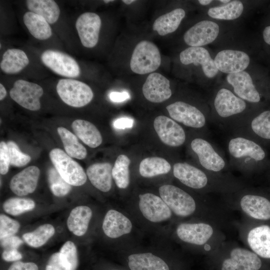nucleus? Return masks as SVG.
I'll use <instances>...</instances> for the list:
<instances>
[{
    "instance_id": "c85d7f7f",
    "label": "nucleus",
    "mask_w": 270,
    "mask_h": 270,
    "mask_svg": "<svg viewBox=\"0 0 270 270\" xmlns=\"http://www.w3.org/2000/svg\"><path fill=\"white\" fill-rule=\"evenodd\" d=\"M128 260L130 270H170L162 259L150 252L131 254Z\"/></svg>"
},
{
    "instance_id": "7c9ffc66",
    "label": "nucleus",
    "mask_w": 270,
    "mask_h": 270,
    "mask_svg": "<svg viewBox=\"0 0 270 270\" xmlns=\"http://www.w3.org/2000/svg\"><path fill=\"white\" fill-rule=\"evenodd\" d=\"M184 10L178 8L164 14L154 22L152 30L161 36H164L176 31L184 18Z\"/></svg>"
},
{
    "instance_id": "5701e85b",
    "label": "nucleus",
    "mask_w": 270,
    "mask_h": 270,
    "mask_svg": "<svg viewBox=\"0 0 270 270\" xmlns=\"http://www.w3.org/2000/svg\"><path fill=\"white\" fill-rule=\"evenodd\" d=\"M239 205L248 216L258 220H270V201L266 198L254 194L242 195Z\"/></svg>"
},
{
    "instance_id": "a878e982",
    "label": "nucleus",
    "mask_w": 270,
    "mask_h": 270,
    "mask_svg": "<svg viewBox=\"0 0 270 270\" xmlns=\"http://www.w3.org/2000/svg\"><path fill=\"white\" fill-rule=\"evenodd\" d=\"M248 246L258 256L270 258V226L260 225L252 228L248 232Z\"/></svg>"
},
{
    "instance_id": "13d9d810",
    "label": "nucleus",
    "mask_w": 270,
    "mask_h": 270,
    "mask_svg": "<svg viewBox=\"0 0 270 270\" xmlns=\"http://www.w3.org/2000/svg\"><path fill=\"white\" fill-rule=\"evenodd\" d=\"M220 2H224V3H226V2H230V0H220Z\"/></svg>"
},
{
    "instance_id": "6e6552de",
    "label": "nucleus",
    "mask_w": 270,
    "mask_h": 270,
    "mask_svg": "<svg viewBox=\"0 0 270 270\" xmlns=\"http://www.w3.org/2000/svg\"><path fill=\"white\" fill-rule=\"evenodd\" d=\"M192 151L196 154L201 166L211 172H219L226 167L224 158L208 140L200 138H194L190 143Z\"/></svg>"
},
{
    "instance_id": "0eeeda50",
    "label": "nucleus",
    "mask_w": 270,
    "mask_h": 270,
    "mask_svg": "<svg viewBox=\"0 0 270 270\" xmlns=\"http://www.w3.org/2000/svg\"><path fill=\"white\" fill-rule=\"evenodd\" d=\"M44 93L39 84L26 80H16L10 91L11 98L27 110L36 111L40 108V98Z\"/></svg>"
},
{
    "instance_id": "c9c22d12",
    "label": "nucleus",
    "mask_w": 270,
    "mask_h": 270,
    "mask_svg": "<svg viewBox=\"0 0 270 270\" xmlns=\"http://www.w3.org/2000/svg\"><path fill=\"white\" fill-rule=\"evenodd\" d=\"M66 154L70 157L84 159L87 155L86 148L78 140L76 136L64 127L57 129Z\"/></svg>"
},
{
    "instance_id": "f03ea898",
    "label": "nucleus",
    "mask_w": 270,
    "mask_h": 270,
    "mask_svg": "<svg viewBox=\"0 0 270 270\" xmlns=\"http://www.w3.org/2000/svg\"><path fill=\"white\" fill-rule=\"evenodd\" d=\"M228 149L232 162L243 168H248L253 161L262 160L266 156L264 150L258 144L241 136L231 138Z\"/></svg>"
},
{
    "instance_id": "412c9836",
    "label": "nucleus",
    "mask_w": 270,
    "mask_h": 270,
    "mask_svg": "<svg viewBox=\"0 0 270 270\" xmlns=\"http://www.w3.org/2000/svg\"><path fill=\"white\" fill-rule=\"evenodd\" d=\"M78 259L76 248L71 241H67L58 252L48 258L44 270H76Z\"/></svg>"
},
{
    "instance_id": "79ce46f5",
    "label": "nucleus",
    "mask_w": 270,
    "mask_h": 270,
    "mask_svg": "<svg viewBox=\"0 0 270 270\" xmlns=\"http://www.w3.org/2000/svg\"><path fill=\"white\" fill-rule=\"evenodd\" d=\"M48 178L50 190L54 196H64L71 190V185L61 176L55 168H51L48 170Z\"/></svg>"
},
{
    "instance_id": "c03bdc74",
    "label": "nucleus",
    "mask_w": 270,
    "mask_h": 270,
    "mask_svg": "<svg viewBox=\"0 0 270 270\" xmlns=\"http://www.w3.org/2000/svg\"><path fill=\"white\" fill-rule=\"evenodd\" d=\"M20 227L19 222L4 214L0 216V238L12 236L16 233Z\"/></svg>"
},
{
    "instance_id": "864d4df0",
    "label": "nucleus",
    "mask_w": 270,
    "mask_h": 270,
    "mask_svg": "<svg viewBox=\"0 0 270 270\" xmlns=\"http://www.w3.org/2000/svg\"><path fill=\"white\" fill-rule=\"evenodd\" d=\"M7 94L6 89L4 86L0 83V100H3L6 96Z\"/></svg>"
},
{
    "instance_id": "603ef678",
    "label": "nucleus",
    "mask_w": 270,
    "mask_h": 270,
    "mask_svg": "<svg viewBox=\"0 0 270 270\" xmlns=\"http://www.w3.org/2000/svg\"><path fill=\"white\" fill-rule=\"evenodd\" d=\"M263 37L264 42L270 45V26H266L263 32Z\"/></svg>"
},
{
    "instance_id": "09e8293b",
    "label": "nucleus",
    "mask_w": 270,
    "mask_h": 270,
    "mask_svg": "<svg viewBox=\"0 0 270 270\" xmlns=\"http://www.w3.org/2000/svg\"><path fill=\"white\" fill-rule=\"evenodd\" d=\"M2 257L6 262H15L20 260L22 256L17 249L4 250Z\"/></svg>"
},
{
    "instance_id": "a19ab883",
    "label": "nucleus",
    "mask_w": 270,
    "mask_h": 270,
    "mask_svg": "<svg viewBox=\"0 0 270 270\" xmlns=\"http://www.w3.org/2000/svg\"><path fill=\"white\" fill-rule=\"evenodd\" d=\"M251 131L257 136L270 140V110L254 117L249 124Z\"/></svg>"
},
{
    "instance_id": "c756f323",
    "label": "nucleus",
    "mask_w": 270,
    "mask_h": 270,
    "mask_svg": "<svg viewBox=\"0 0 270 270\" xmlns=\"http://www.w3.org/2000/svg\"><path fill=\"white\" fill-rule=\"evenodd\" d=\"M92 216L91 209L80 206L74 208L67 220V226L70 232L77 236H82L86 232Z\"/></svg>"
},
{
    "instance_id": "393cba45",
    "label": "nucleus",
    "mask_w": 270,
    "mask_h": 270,
    "mask_svg": "<svg viewBox=\"0 0 270 270\" xmlns=\"http://www.w3.org/2000/svg\"><path fill=\"white\" fill-rule=\"evenodd\" d=\"M102 228L106 236L116 238L130 232L132 224L127 217L120 212L110 210L104 216Z\"/></svg>"
},
{
    "instance_id": "4d7b16f0",
    "label": "nucleus",
    "mask_w": 270,
    "mask_h": 270,
    "mask_svg": "<svg viewBox=\"0 0 270 270\" xmlns=\"http://www.w3.org/2000/svg\"><path fill=\"white\" fill-rule=\"evenodd\" d=\"M103 2H104V3H109V2H114V0H103Z\"/></svg>"
},
{
    "instance_id": "7ed1b4c3",
    "label": "nucleus",
    "mask_w": 270,
    "mask_h": 270,
    "mask_svg": "<svg viewBox=\"0 0 270 270\" xmlns=\"http://www.w3.org/2000/svg\"><path fill=\"white\" fill-rule=\"evenodd\" d=\"M56 89L61 100L72 107L84 106L89 104L94 97L93 92L90 86L74 78L60 79Z\"/></svg>"
},
{
    "instance_id": "b1692460",
    "label": "nucleus",
    "mask_w": 270,
    "mask_h": 270,
    "mask_svg": "<svg viewBox=\"0 0 270 270\" xmlns=\"http://www.w3.org/2000/svg\"><path fill=\"white\" fill-rule=\"evenodd\" d=\"M40 174L37 166H28L12 178L10 188L14 194L19 196L32 193L36 188Z\"/></svg>"
},
{
    "instance_id": "423d86ee",
    "label": "nucleus",
    "mask_w": 270,
    "mask_h": 270,
    "mask_svg": "<svg viewBox=\"0 0 270 270\" xmlns=\"http://www.w3.org/2000/svg\"><path fill=\"white\" fill-rule=\"evenodd\" d=\"M40 60L46 67L59 76L72 78L78 77L80 74L76 60L64 52L46 50L41 54Z\"/></svg>"
},
{
    "instance_id": "6ab92c4d",
    "label": "nucleus",
    "mask_w": 270,
    "mask_h": 270,
    "mask_svg": "<svg viewBox=\"0 0 270 270\" xmlns=\"http://www.w3.org/2000/svg\"><path fill=\"white\" fill-rule=\"evenodd\" d=\"M214 62L218 70L230 74L244 71L248 66L250 59L244 52L225 50L216 55Z\"/></svg>"
},
{
    "instance_id": "4468645a",
    "label": "nucleus",
    "mask_w": 270,
    "mask_h": 270,
    "mask_svg": "<svg viewBox=\"0 0 270 270\" xmlns=\"http://www.w3.org/2000/svg\"><path fill=\"white\" fill-rule=\"evenodd\" d=\"M139 208L144 217L152 222L166 220L172 216V210L161 198L151 194L139 195Z\"/></svg>"
},
{
    "instance_id": "bb28decb",
    "label": "nucleus",
    "mask_w": 270,
    "mask_h": 270,
    "mask_svg": "<svg viewBox=\"0 0 270 270\" xmlns=\"http://www.w3.org/2000/svg\"><path fill=\"white\" fill-rule=\"evenodd\" d=\"M112 169L108 162L94 164L87 168L86 175L95 188L107 192L112 186Z\"/></svg>"
},
{
    "instance_id": "4c0bfd02",
    "label": "nucleus",
    "mask_w": 270,
    "mask_h": 270,
    "mask_svg": "<svg viewBox=\"0 0 270 270\" xmlns=\"http://www.w3.org/2000/svg\"><path fill=\"white\" fill-rule=\"evenodd\" d=\"M130 158L124 154L117 158L112 169V176L117 186L120 188H126L130 184Z\"/></svg>"
},
{
    "instance_id": "49530a36",
    "label": "nucleus",
    "mask_w": 270,
    "mask_h": 270,
    "mask_svg": "<svg viewBox=\"0 0 270 270\" xmlns=\"http://www.w3.org/2000/svg\"><path fill=\"white\" fill-rule=\"evenodd\" d=\"M22 242V240L20 238L14 236L0 240V244L4 250H18Z\"/></svg>"
},
{
    "instance_id": "f704fd0d",
    "label": "nucleus",
    "mask_w": 270,
    "mask_h": 270,
    "mask_svg": "<svg viewBox=\"0 0 270 270\" xmlns=\"http://www.w3.org/2000/svg\"><path fill=\"white\" fill-rule=\"evenodd\" d=\"M171 170V166L164 158L153 156L144 158L140 164L139 172L144 178H151L166 174Z\"/></svg>"
},
{
    "instance_id": "ea45409f",
    "label": "nucleus",
    "mask_w": 270,
    "mask_h": 270,
    "mask_svg": "<svg viewBox=\"0 0 270 270\" xmlns=\"http://www.w3.org/2000/svg\"><path fill=\"white\" fill-rule=\"evenodd\" d=\"M2 207L6 212L16 216L33 210L35 202L30 198H12L6 200Z\"/></svg>"
},
{
    "instance_id": "6e6d98bb",
    "label": "nucleus",
    "mask_w": 270,
    "mask_h": 270,
    "mask_svg": "<svg viewBox=\"0 0 270 270\" xmlns=\"http://www.w3.org/2000/svg\"><path fill=\"white\" fill-rule=\"evenodd\" d=\"M122 2L126 4H130L136 2L134 0H123Z\"/></svg>"
},
{
    "instance_id": "473e14b6",
    "label": "nucleus",
    "mask_w": 270,
    "mask_h": 270,
    "mask_svg": "<svg viewBox=\"0 0 270 270\" xmlns=\"http://www.w3.org/2000/svg\"><path fill=\"white\" fill-rule=\"evenodd\" d=\"M22 19L29 32L36 39L44 40L52 36L50 24L42 16L28 11L24 13Z\"/></svg>"
},
{
    "instance_id": "ddd939ff",
    "label": "nucleus",
    "mask_w": 270,
    "mask_h": 270,
    "mask_svg": "<svg viewBox=\"0 0 270 270\" xmlns=\"http://www.w3.org/2000/svg\"><path fill=\"white\" fill-rule=\"evenodd\" d=\"M154 126L161 141L168 146H180L185 142L186 135L184 128L172 118L159 116L155 118Z\"/></svg>"
},
{
    "instance_id": "a211bd4d",
    "label": "nucleus",
    "mask_w": 270,
    "mask_h": 270,
    "mask_svg": "<svg viewBox=\"0 0 270 270\" xmlns=\"http://www.w3.org/2000/svg\"><path fill=\"white\" fill-rule=\"evenodd\" d=\"M142 90L145 98L154 103L162 102L172 94L170 80L158 72L151 73L148 76Z\"/></svg>"
},
{
    "instance_id": "37998d69",
    "label": "nucleus",
    "mask_w": 270,
    "mask_h": 270,
    "mask_svg": "<svg viewBox=\"0 0 270 270\" xmlns=\"http://www.w3.org/2000/svg\"><path fill=\"white\" fill-rule=\"evenodd\" d=\"M6 144L11 165L21 167L26 166L30 161V156L22 152L15 142L10 140Z\"/></svg>"
},
{
    "instance_id": "de8ad7c7",
    "label": "nucleus",
    "mask_w": 270,
    "mask_h": 270,
    "mask_svg": "<svg viewBox=\"0 0 270 270\" xmlns=\"http://www.w3.org/2000/svg\"><path fill=\"white\" fill-rule=\"evenodd\" d=\"M6 270H40L38 264L34 262L17 261L12 263Z\"/></svg>"
},
{
    "instance_id": "5fc2aeb1",
    "label": "nucleus",
    "mask_w": 270,
    "mask_h": 270,
    "mask_svg": "<svg viewBox=\"0 0 270 270\" xmlns=\"http://www.w3.org/2000/svg\"><path fill=\"white\" fill-rule=\"evenodd\" d=\"M198 2L200 4L204 6H206L208 4H210V2H212V0H199Z\"/></svg>"
},
{
    "instance_id": "9d476101",
    "label": "nucleus",
    "mask_w": 270,
    "mask_h": 270,
    "mask_svg": "<svg viewBox=\"0 0 270 270\" xmlns=\"http://www.w3.org/2000/svg\"><path fill=\"white\" fill-rule=\"evenodd\" d=\"M166 108L172 120L186 126L200 128L206 124L204 114L197 108L188 103L176 102L168 105Z\"/></svg>"
},
{
    "instance_id": "39448f33",
    "label": "nucleus",
    "mask_w": 270,
    "mask_h": 270,
    "mask_svg": "<svg viewBox=\"0 0 270 270\" xmlns=\"http://www.w3.org/2000/svg\"><path fill=\"white\" fill-rule=\"evenodd\" d=\"M158 190L162 199L176 215L187 217L196 212V204L194 198L180 188L165 184Z\"/></svg>"
},
{
    "instance_id": "e433bc0d",
    "label": "nucleus",
    "mask_w": 270,
    "mask_h": 270,
    "mask_svg": "<svg viewBox=\"0 0 270 270\" xmlns=\"http://www.w3.org/2000/svg\"><path fill=\"white\" fill-rule=\"evenodd\" d=\"M243 10L242 3L240 0H233L224 6L210 8L208 14L214 18L232 20L238 18Z\"/></svg>"
},
{
    "instance_id": "58836bf2",
    "label": "nucleus",
    "mask_w": 270,
    "mask_h": 270,
    "mask_svg": "<svg viewBox=\"0 0 270 270\" xmlns=\"http://www.w3.org/2000/svg\"><path fill=\"white\" fill-rule=\"evenodd\" d=\"M54 232V227L50 224H46L32 232L24 234L22 238L30 246L38 248L45 244Z\"/></svg>"
},
{
    "instance_id": "aec40b11",
    "label": "nucleus",
    "mask_w": 270,
    "mask_h": 270,
    "mask_svg": "<svg viewBox=\"0 0 270 270\" xmlns=\"http://www.w3.org/2000/svg\"><path fill=\"white\" fill-rule=\"evenodd\" d=\"M180 60L184 65H200L204 73L208 78H214L218 71L208 50L202 46L186 48L180 53Z\"/></svg>"
},
{
    "instance_id": "8fccbe9b",
    "label": "nucleus",
    "mask_w": 270,
    "mask_h": 270,
    "mask_svg": "<svg viewBox=\"0 0 270 270\" xmlns=\"http://www.w3.org/2000/svg\"><path fill=\"white\" fill-rule=\"evenodd\" d=\"M133 119L128 118H122L116 120L114 122V126L116 129H124L131 128L134 125Z\"/></svg>"
},
{
    "instance_id": "f8f14e48",
    "label": "nucleus",
    "mask_w": 270,
    "mask_h": 270,
    "mask_svg": "<svg viewBox=\"0 0 270 270\" xmlns=\"http://www.w3.org/2000/svg\"><path fill=\"white\" fill-rule=\"evenodd\" d=\"M215 232L213 226L206 222L182 223L176 230L178 238L184 242L205 246L213 238Z\"/></svg>"
},
{
    "instance_id": "20e7f679",
    "label": "nucleus",
    "mask_w": 270,
    "mask_h": 270,
    "mask_svg": "<svg viewBox=\"0 0 270 270\" xmlns=\"http://www.w3.org/2000/svg\"><path fill=\"white\" fill-rule=\"evenodd\" d=\"M49 156L54 168L68 184L74 186L85 184L86 175L83 168L64 150L54 148Z\"/></svg>"
},
{
    "instance_id": "3c124183",
    "label": "nucleus",
    "mask_w": 270,
    "mask_h": 270,
    "mask_svg": "<svg viewBox=\"0 0 270 270\" xmlns=\"http://www.w3.org/2000/svg\"><path fill=\"white\" fill-rule=\"evenodd\" d=\"M129 98L128 94L126 92H113L110 94V98L114 102H124Z\"/></svg>"
},
{
    "instance_id": "2f4dec72",
    "label": "nucleus",
    "mask_w": 270,
    "mask_h": 270,
    "mask_svg": "<svg viewBox=\"0 0 270 270\" xmlns=\"http://www.w3.org/2000/svg\"><path fill=\"white\" fill-rule=\"evenodd\" d=\"M75 134L89 147L95 148L102 142V136L92 123L83 120H76L72 124Z\"/></svg>"
},
{
    "instance_id": "2eb2a0df",
    "label": "nucleus",
    "mask_w": 270,
    "mask_h": 270,
    "mask_svg": "<svg viewBox=\"0 0 270 270\" xmlns=\"http://www.w3.org/2000/svg\"><path fill=\"white\" fill-rule=\"evenodd\" d=\"M261 266L262 261L256 254L244 248L236 247L224 260L222 270H258Z\"/></svg>"
},
{
    "instance_id": "dca6fc26",
    "label": "nucleus",
    "mask_w": 270,
    "mask_h": 270,
    "mask_svg": "<svg viewBox=\"0 0 270 270\" xmlns=\"http://www.w3.org/2000/svg\"><path fill=\"white\" fill-rule=\"evenodd\" d=\"M219 32V26L216 23L210 20H202L184 33V40L190 46L200 47L214 42Z\"/></svg>"
},
{
    "instance_id": "1a4fd4ad",
    "label": "nucleus",
    "mask_w": 270,
    "mask_h": 270,
    "mask_svg": "<svg viewBox=\"0 0 270 270\" xmlns=\"http://www.w3.org/2000/svg\"><path fill=\"white\" fill-rule=\"evenodd\" d=\"M101 25V18L96 13L86 12L79 16L75 26L84 46L92 48L97 44Z\"/></svg>"
},
{
    "instance_id": "4be33fe9",
    "label": "nucleus",
    "mask_w": 270,
    "mask_h": 270,
    "mask_svg": "<svg viewBox=\"0 0 270 270\" xmlns=\"http://www.w3.org/2000/svg\"><path fill=\"white\" fill-rule=\"evenodd\" d=\"M226 80L234 88L236 94L250 102H258L260 96L253 84L252 78L246 71L228 74Z\"/></svg>"
},
{
    "instance_id": "cd10ccee",
    "label": "nucleus",
    "mask_w": 270,
    "mask_h": 270,
    "mask_svg": "<svg viewBox=\"0 0 270 270\" xmlns=\"http://www.w3.org/2000/svg\"><path fill=\"white\" fill-rule=\"evenodd\" d=\"M26 53L19 48H10L4 52L0 62L1 70L8 74H14L22 72L29 64Z\"/></svg>"
},
{
    "instance_id": "a18cd8bd",
    "label": "nucleus",
    "mask_w": 270,
    "mask_h": 270,
    "mask_svg": "<svg viewBox=\"0 0 270 270\" xmlns=\"http://www.w3.org/2000/svg\"><path fill=\"white\" fill-rule=\"evenodd\" d=\"M10 159L7 144L4 142L0 143V173L6 174L8 171Z\"/></svg>"
},
{
    "instance_id": "f257e3e1",
    "label": "nucleus",
    "mask_w": 270,
    "mask_h": 270,
    "mask_svg": "<svg viewBox=\"0 0 270 270\" xmlns=\"http://www.w3.org/2000/svg\"><path fill=\"white\" fill-rule=\"evenodd\" d=\"M162 58L158 46L152 42L143 40L136 46L130 60V68L138 74H151L160 66Z\"/></svg>"
},
{
    "instance_id": "72a5a7b5",
    "label": "nucleus",
    "mask_w": 270,
    "mask_h": 270,
    "mask_svg": "<svg viewBox=\"0 0 270 270\" xmlns=\"http://www.w3.org/2000/svg\"><path fill=\"white\" fill-rule=\"evenodd\" d=\"M26 5L30 12L43 17L50 24L58 20L60 10L57 3L52 0H26Z\"/></svg>"
},
{
    "instance_id": "9b49d317",
    "label": "nucleus",
    "mask_w": 270,
    "mask_h": 270,
    "mask_svg": "<svg viewBox=\"0 0 270 270\" xmlns=\"http://www.w3.org/2000/svg\"><path fill=\"white\" fill-rule=\"evenodd\" d=\"M173 174L184 184L194 189L206 188L208 190L212 184V178L208 172L186 162L176 163Z\"/></svg>"
},
{
    "instance_id": "bf43d9fd",
    "label": "nucleus",
    "mask_w": 270,
    "mask_h": 270,
    "mask_svg": "<svg viewBox=\"0 0 270 270\" xmlns=\"http://www.w3.org/2000/svg\"></svg>"
},
{
    "instance_id": "f3484780",
    "label": "nucleus",
    "mask_w": 270,
    "mask_h": 270,
    "mask_svg": "<svg viewBox=\"0 0 270 270\" xmlns=\"http://www.w3.org/2000/svg\"><path fill=\"white\" fill-rule=\"evenodd\" d=\"M214 106L218 115L228 118L244 112L246 107L245 101L228 89H220L216 95Z\"/></svg>"
}]
</instances>
